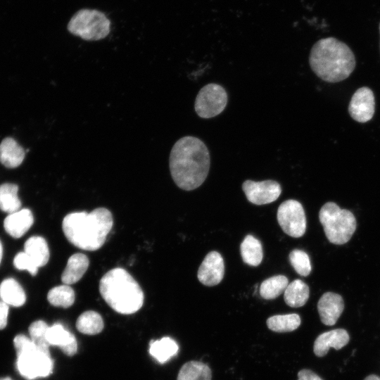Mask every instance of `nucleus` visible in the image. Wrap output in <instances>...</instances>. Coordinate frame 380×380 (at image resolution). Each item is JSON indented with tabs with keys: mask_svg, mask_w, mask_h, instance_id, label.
Instances as JSON below:
<instances>
[{
	"mask_svg": "<svg viewBox=\"0 0 380 380\" xmlns=\"http://www.w3.org/2000/svg\"><path fill=\"white\" fill-rule=\"evenodd\" d=\"M344 309L343 299L338 293L326 292L317 303V310L322 322L327 326L336 324Z\"/></svg>",
	"mask_w": 380,
	"mask_h": 380,
	"instance_id": "ddd939ff",
	"label": "nucleus"
},
{
	"mask_svg": "<svg viewBox=\"0 0 380 380\" xmlns=\"http://www.w3.org/2000/svg\"><path fill=\"white\" fill-rule=\"evenodd\" d=\"M89 265V260L85 254L77 253L72 255L61 274L63 284L71 285L77 282L87 270Z\"/></svg>",
	"mask_w": 380,
	"mask_h": 380,
	"instance_id": "f3484780",
	"label": "nucleus"
},
{
	"mask_svg": "<svg viewBox=\"0 0 380 380\" xmlns=\"http://www.w3.org/2000/svg\"><path fill=\"white\" fill-rule=\"evenodd\" d=\"M13 265L19 270H27L31 275L35 276L38 272V267L25 252L18 253L13 259Z\"/></svg>",
	"mask_w": 380,
	"mask_h": 380,
	"instance_id": "2f4dec72",
	"label": "nucleus"
},
{
	"mask_svg": "<svg viewBox=\"0 0 380 380\" xmlns=\"http://www.w3.org/2000/svg\"><path fill=\"white\" fill-rule=\"evenodd\" d=\"M309 294L308 286L300 279H295L286 286L284 293V300L287 305L299 308L307 303Z\"/></svg>",
	"mask_w": 380,
	"mask_h": 380,
	"instance_id": "412c9836",
	"label": "nucleus"
},
{
	"mask_svg": "<svg viewBox=\"0 0 380 380\" xmlns=\"http://www.w3.org/2000/svg\"><path fill=\"white\" fill-rule=\"evenodd\" d=\"M242 189L248 201L255 205H265L275 201L281 194L280 184L274 180L254 182L246 180Z\"/></svg>",
	"mask_w": 380,
	"mask_h": 380,
	"instance_id": "9d476101",
	"label": "nucleus"
},
{
	"mask_svg": "<svg viewBox=\"0 0 380 380\" xmlns=\"http://www.w3.org/2000/svg\"><path fill=\"white\" fill-rule=\"evenodd\" d=\"M277 221L286 234L299 238L306 230L304 209L298 201L289 199L283 202L277 210Z\"/></svg>",
	"mask_w": 380,
	"mask_h": 380,
	"instance_id": "1a4fd4ad",
	"label": "nucleus"
},
{
	"mask_svg": "<svg viewBox=\"0 0 380 380\" xmlns=\"http://www.w3.org/2000/svg\"><path fill=\"white\" fill-rule=\"evenodd\" d=\"M0 380H12L10 377L0 378Z\"/></svg>",
	"mask_w": 380,
	"mask_h": 380,
	"instance_id": "e433bc0d",
	"label": "nucleus"
},
{
	"mask_svg": "<svg viewBox=\"0 0 380 380\" xmlns=\"http://www.w3.org/2000/svg\"><path fill=\"white\" fill-rule=\"evenodd\" d=\"M113 225L112 213L105 208L90 213L76 212L65 215L62 222L65 236L75 246L96 251L105 243Z\"/></svg>",
	"mask_w": 380,
	"mask_h": 380,
	"instance_id": "f03ea898",
	"label": "nucleus"
},
{
	"mask_svg": "<svg viewBox=\"0 0 380 380\" xmlns=\"http://www.w3.org/2000/svg\"><path fill=\"white\" fill-rule=\"evenodd\" d=\"M224 273V260L217 251L208 253L198 270V279L205 286H213L222 280Z\"/></svg>",
	"mask_w": 380,
	"mask_h": 380,
	"instance_id": "f8f14e48",
	"label": "nucleus"
},
{
	"mask_svg": "<svg viewBox=\"0 0 380 380\" xmlns=\"http://www.w3.org/2000/svg\"><path fill=\"white\" fill-rule=\"evenodd\" d=\"M49 328L48 324L43 320H37L32 322L29 327V334L32 341L38 348L49 350V346L46 340V331Z\"/></svg>",
	"mask_w": 380,
	"mask_h": 380,
	"instance_id": "c756f323",
	"label": "nucleus"
},
{
	"mask_svg": "<svg viewBox=\"0 0 380 380\" xmlns=\"http://www.w3.org/2000/svg\"><path fill=\"white\" fill-rule=\"evenodd\" d=\"M67 29L70 33L84 40L98 41L110 33V21L98 10L82 9L71 18Z\"/></svg>",
	"mask_w": 380,
	"mask_h": 380,
	"instance_id": "0eeeda50",
	"label": "nucleus"
},
{
	"mask_svg": "<svg viewBox=\"0 0 380 380\" xmlns=\"http://www.w3.org/2000/svg\"><path fill=\"white\" fill-rule=\"evenodd\" d=\"M364 380H380V377L375 374H371L367 376Z\"/></svg>",
	"mask_w": 380,
	"mask_h": 380,
	"instance_id": "f704fd0d",
	"label": "nucleus"
},
{
	"mask_svg": "<svg viewBox=\"0 0 380 380\" xmlns=\"http://www.w3.org/2000/svg\"><path fill=\"white\" fill-rule=\"evenodd\" d=\"M46 340L50 346H58L68 356H72L77 353V343L75 336L61 324L49 327Z\"/></svg>",
	"mask_w": 380,
	"mask_h": 380,
	"instance_id": "2eb2a0df",
	"label": "nucleus"
},
{
	"mask_svg": "<svg viewBox=\"0 0 380 380\" xmlns=\"http://www.w3.org/2000/svg\"><path fill=\"white\" fill-rule=\"evenodd\" d=\"M228 101L227 93L221 85L210 83L198 91L194 109L202 118H210L220 114L225 108Z\"/></svg>",
	"mask_w": 380,
	"mask_h": 380,
	"instance_id": "6e6552de",
	"label": "nucleus"
},
{
	"mask_svg": "<svg viewBox=\"0 0 380 380\" xmlns=\"http://www.w3.org/2000/svg\"><path fill=\"white\" fill-rule=\"evenodd\" d=\"M13 343L17 353V368L23 377L34 379L51 374L53 361L49 350L38 348L30 338L23 334L17 335Z\"/></svg>",
	"mask_w": 380,
	"mask_h": 380,
	"instance_id": "39448f33",
	"label": "nucleus"
},
{
	"mask_svg": "<svg viewBox=\"0 0 380 380\" xmlns=\"http://www.w3.org/2000/svg\"><path fill=\"white\" fill-rule=\"evenodd\" d=\"M309 63L312 71L322 80L337 82L349 77L355 66L350 49L334 37L317 41L312 47Z\"/></svg>",
	"mask_w": 380,
	"mask_h": 380,
	"instance_id": "7ed1b4c3",
	"label": "nucleus"
},
{
	"mask_svg": "<svg viewBox=\"0 0 380 380\" xmlns=\"http://www.w3.org/2000/svg\"><path fill=\"white\" fill-rule=\"evenodd\" d=\"M243 261L251 266H258L263 258L261 242L253 236L247 235L240 246Z\"/></svg>",
	"mask_w": 380,
	"mask_h": 380,
	"instance_id": "4be33fe9",
	"label": "nucleus"
},
{
	"mask_svg": "<svg viewBox=\"0 0 380 380\" xmlns=\"http://www.w3.org/2000/svg\"><path fill=\"white\" fill-rule=\"evenodd\" d=\"M179 349L177 343L170 337L151 341L149 353L158 362L164 363L176 355Z\"/></svg>",
	"mask_w": 380,
	"mask_h": 380,
	"instance_id": "5701e85b",
	"label": "nucleus"
},
{
	"mask_svg": "<svg viewBox=\"0 0 380 380\" xmlns=\"http://www.w3.org/2000/svg\"><path fill=\"white\" fill-rule=\"evenodd\" d=\"M24 251L31 258L38 267L47 264L49 249L46 240L39 236L30 237L25 243Z\"/></svg>",
	"mask_w": 380,
	"mask_h": 380,
	"instance_id": "aec40b11",
	"label": "nucleus"
},
{
	"mask_svg": "<svg viewBox=\"0 0 380 380\" xmlns=\"http://www.w3.org/2000/svg\"><path fill=\"white\" fill-rule=\"evenodd\" d=\"M34 222L32 213L27 208L19 210L9 214L4 220L6 232L12 237L18 239L23 236Z\"/></svg>",
	"mask_w": 380,
	"mask_h": 380,
	"instance_id": "dca6fc26",
	"label": "nucleus"
},
{
	"mask_svg": "<svg viewBox=\"0 0 380 380\" xmlns=\"http://www.w3.org/2000/svg\"><path fill=\"white\" fill-rule=\"evenodd\" d=\"M210 165L209 151L200 139L186 136L172 146L169 158L170 175L176 185L185 191L200 186Z\"/></svg>",
	"mask_w": 380,
	"mask_h": 380,
	"instance_id": "f257e3e1",
	"label": "nucleus"
},
{
	"mask_svg": "<svg viewBox=\"0 0 380 380\" xmlns=\"http://www.w3.org/2000/svg\"><path fill=\"white\" fill-rule=\"evenodd\" d=\"M290 263L296 272L303 277L310 274L312 267L308 255L299 249L293 250L289 254Z\"/></svg>",
	"mask_w": 380,
	"mask_h": 380,
	"instance_id": "7c9ffc66",
	"label": "nucleus"
},
{
	"mask_svg": "<svg viewBox=\"0 0 380 380\" xmlns=\"http://www.w3.org/2000/svg\"><path fill=\"white\" fill-rule=\"evenodd\" d=\"M76 327L84 334L94 335L103 330V321L98 312L92 310L85 311L78 317Z\"/></svg>",
	"mask_w": 380,
	"mask_h": 380,
	"instance_id": "a878e982",
	"label": "nucleus"
},
{
	"mask_svg": "<svg viewBox=\"0 0 380 380\" xmlns=\"http://www.w3.org/2000/svg\"><path fill=\"white\" fill-rule=\"evenodd\" d=\"M75 291L70 285L63 284L49 290L47 294L49 303L56 307L68 308L75 302Z\"/></svg>",
	"mask_w": 380,
	"mask_h": 380,
	"instance_id": "c85d7f7f",
	"label": "nucleus"
},
{
	"mask_svg": "<svg viewBox=\"0 0 380 380\" xmlns=\"http://www.w3.org/2000/svg\"><path fill=\"white\" fill-rule=\"evenodd\" d=\"M2 255H3V247H2L1 242L0 241V264H1V259H2Z\"/></svg>",
	"mask_w": 380,
	"mask_h": 380,
	"instance_id": "c9c22d12",
	"label": "nucleus"
},
{
	"mask_svg": "<svg viewBox=\"0 0 380 380\" xmlns=\"http://www.w3.org/2000/svg\"><path fill=\"white\" fill-rule=\"evenodd\" d=\"M212 372L209 366L200 361L186 362L179 371L177 380H211Z\"/></svg>",
	"mask_w": 380,
	"mask_h": 380,
	"instance_id": "b1692460",
	"label": "nucleus"
},
{
	"mask_svg": "<svg viewBox=\"0 0 380 380\" xmlns=\"http://www.w3.org/2000/svg\"><path fill=\"white\" fill-rule=\"evenodd\" d=\"M379 30H380V24H379Z\"/></svg>",
	"mask_w": 380,
	"mask_h": 380,
	"instance_id": "4c0bfd02",
	"label": "nucleus"
},
{
	"mask_svg": "<svg viewBox=\"0 0 380 380\" xmlns=\"http://www.w3.org/2000/svg\"><path fill=\"white\" fill-rule=\"evenodd\" d=\"M289 280L284 275H277L264 280L260 286V296L266 300H272L284 292Z\"/></svg>",
	"mask_w": 380,
	"mask_h": 380,
	"instance_id": "cd10ccee",
	"label": "nucleus"
},
{
	"mask_svg": "<svg viewBox=\"0 0 380 380\" xmlns=\"http://www.w3.org/2000/svg\"><path fill=\"white\" fill-rule=\"evenodd\" d=\"M375 101L372 91L366 87L358 89L353 94L348 106L353 119L359 122L370 120L374 113Z\"/></svg>",
	"mask_w": 380,
	"mask_h": 380,
	"instance_id": "9b49d317",
	"label": "nucleus"
},
{
	"mask_svg": "<svg viewBox=\"0 0 380 380\" xmlns=\"http://www.w3.org/2000/svg\"><path fill=\"white\" fill-rule=\"evenodd\" d=\"M18 186L15 184L0 185V210L8 214L20 210L21 202L18 196Z\"/></svg>",
	"mask_w": 380,
	"mask_h": 380,
	"instance_id": "393cba45",
	"label": "nucleus"
},
{
	"mask_svg": "<svg viewBox=\"0 0 380 380\" xmlns=\"http://www.w3.org/2000/svg\"><path fill=\"white\" fill-rule=\"evenodd\" d=\"M300 322V317L298 314L277 315L267 318V326L272 331L284 333L296 330Z\"/></svg>",
	"mask_w": 380,
	"mask_h": 380,
	"instance_id": "bb28decb",
	"label": "nucleus"
},
{
	"mask_svg": "<svg viewBox=\"0 0 380 380\" xmlns=\"http://www.w3.org/2000/svg\"><path fill=\"white\" fill-rule=\"evenodd\" d=\"M350 337L346 330L336 329L319 335L314 342L313 351L316 356L326 355L330 348L340 350L348 344Z\"/></svg>",
	"mask_w": 380,
	"mask_h": 380,
	"instance_id": "4468645a",
	"label": "nucleus"
},
{
	"mask_svg": "<svg viewBox=\"0 0 380 380\" xmlns=\"http://www.w3.org/2000/svg\"><path fill=\"white\" fill-rule=\"evenodd\" d=\"M8 315V305L4 301H0V329H3L7 324Z\"/></svg>",
	"mask_w": 380,
	"mask_h": 380,
	"instance_id": "473e14b6",
	"label": "nucleus"
},
{
	"mask_svg": "<svg viewBox=\"0 0 380 380\" xmlns=\"http://www.w3.org/2000/svg\"><path fill=\"white\" fill-rule=\"evenodd\" d=\"M24 149L11 137H6L0 144V162L5 167H18L25 158Z\"/></svg>",
	"mask_w": 380,
	"mask_h": 380,
	"instance_id": "a211bd4d",
	"label": "nucleus"
},
{
	"mask_svg": "<svg viewBox=\"0 0 380 380\" xmlns=\"http://www.w3.org/2000/svg\"><path fill=\"white\" fill-rule=\"evenodd\" d=\"M319 219L328 241L337 245L347 243L357 227L354 215L334 202L326 203L321 208Z\"/></svg>",
	"mask_w": 380,
	"mask_h": 380,
	"instance_id": "423d86ee",
	"label": "nucleus"
},
{
	"mask_svg": "<svg viewBox=\"0 0 380 380\" xmlns=\"http://www.w3.org/2000/svg\"><path fill=\"white\" fill-rule=\"evenodd\" d=\"M99 292L106 303L120 314L134 313L144 303L141 288L123 268L116 267L107 272L100 280Z\"/></svg>",
	"mask_w": 380,
	"mask_h": 380,
	"instance_id": "20e7f679",
	"label": "nucleus"
},
{
	"mask_svg": "<svg viewBox=\"0 0 380 380\" xmlns=\"http://www.w3.org/2000/svg\"><path fill=\"white\" fill-rule=\"evenodd\" d=\"M298 377V380H323L316 373L308 369L300 370Z\"/></svg>",
	"mask_w": 380,
	"mask_h": 380,
	"instance_id": "72a5a7b5",
	"label": "nucleus"
},
{
	"mask_svg": "<svg viewBox=\"0 0 380 380\" xmlns=\"http://www.w3.org/2000/svg\"><path fill=\"white\" fill-rule=\"evenodd\" d=\"M0 298L8 305L22 306L26 300L25 293L21 285L13 278H7L0 284Z\"/></svg>",
	"mask_w": 380,
	"mask_h": 380,
	"instance_id": "6ab92c4d",
	"label": "nucleus"
}]
</instances>
